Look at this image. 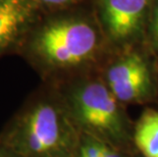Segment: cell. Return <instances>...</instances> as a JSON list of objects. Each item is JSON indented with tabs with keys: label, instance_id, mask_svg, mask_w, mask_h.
Listing matches in <instances>:
<instances>
[{
	"label": "cell",
	"instance_id": "3957f363",
	"mask_svg": "<svg viewBox=\"0 0 158 157\" xmlns=\"http://www.w3.org/2000/svg\"><path fill=\"white\" fill-rule=\"evenodd\" d=\"M99 38L88 22L64 19L52 22L36 34L30 53L37 64L47 72L76 71L95 61Z\"/></svg>",
	"mask_w": 158,
	"mask_h": 157
},
{
	"label": "cell",
	"instance_id": "8fae6325",
	"mask_svg": "<svg viewBox=\"0 0 158 157\" xmlns=\"http://www.w3.org/2000/svg\"><path fill=\"white\" fill-rule=\"evenodd\" d=\"M0 157H19L15 152L8 149L5 145L0 143Z\"/></svg>",
	"mask_w": 158,
	"mask_h": 157
},
{
	"label": "cell",
	"instance_id": "8992f818",
	"mask_svg": "<svg viewBox=\"0 0 158 157\" xmlns=\"http://www.w3.org/2000/svg\"><path fill=\"white\" fill-rule=\"evenodd\" d=\"M30 18L28 0H1L0 2V54L18 38Z\"/></svg>",
	"mask_w": 158,
	"mask_h": 157
},
{
	"label": "cell",
	"instance_id": "9c48e42d",
	"mask_svg": "<svg viewBox=\"0 0 158 157\" xmlns=\"http://www.w3.org/2000/svg\"><path fill=\"white\" fill-rule=\"evenodd\" d=\"M150 37H151V44H152L153 51L158 59V3L153 9L152 19H151Z\"/></svg>",
	"mask_w": 158,
	"mask_h": 157
},
{
	"label": "cell",
	"instance_id": "7a4b0ae2",
	"mask_svg": "<svg viewBox=\"0 0 158 157\" xmlns=\"http://www.w3.org/2000/svg\"><path fill=\"white\" fill-rule=\"evenodd\" d=\"M60 97L81 134L137 153L134 122L103 80H80L66 88Z\"/></svg>",
	"mask_w": 158,
	"mask_h": 157
},
{
	"label": "cell",
	"instance_id": "6da1fadb",
	"mask_svg": "<svg viewBox=\"0 0 158 157\" xmlns=\"http://www.w3.org/2000/svg\"><path fill=\"white\" fill-rule=\"evenodd\" d=\"M81 135L61 97L40 98L0 132V143L19 157H73Z\"/></svg>",
	"mask_w": 158,
	"mask_h": 157
},
{
	"label": "cell",
	"instance_id": "52a82bcc",
	"mask_svg": "<svg viewBox=\"0 0 158 157\" xmlns=\"http://www.w3.org/2000/svg\"><path fill=\"white\" fill-rule=\"evenodd\" d=\"M134 146L145 157H158V110L146 108L134 122Z\"/></svg>",
	"mask_w": 158,
	"mask_h": 157
},
{
	"label": "cell",
	"instance_id": "ba28073f",
	"mask_svg": "<svg viewBox=\"0 0 158 157\" xmlns=\"http://www.w3.org/2000/svg\"><path fill=\"white\" fill-rule=\"evenodd\" d=\"M134 155V153L119 149L105 141L82 134L73 157H133Z\"/></svg>",
	"mask_w": 158,
	"mask_h": 157
},
{
	"label": "cell",
	"instance_id": "5b68a950",
	"mask_svg": "<svg viewBox=\"0 0 158 157\" xmlns=\"http://www.w3.org/2000/svg\"><path fill=\"white\" fill-rule=\"evenodd\" d=\"M150 0H100V14L114 42H127L140 32Z\"/></svg>",
	"mask_w": 158,
	"mask_h": 157
},
{
	"label": "cell",
	"instance_id": "7c38bea8",
	"mask_svg": "<svg viewBox=\"0 0 158 157\" xmlns=\"http://www.w3.org/2000/svg\"><path fill=\"white\" fill-rule=\"evenodd\" d=\"M0 2H1V0H0Z\"/></svg>",
	"mask_w": 158,
	"mask_h": 157
},
{
	"label": "cell",
	"instance_id": "30bf717a",
	"mask_svg": "<svg viewBox=\"0 0 158 157\" xmlns=\"http://www.w3.org/2000/svg\"><path fill=\"white\" fill-rule=\"evenodd\" d=\"M43 5L50 6V7H57V6H65L72 3L77 2L78 0H37Z\"/></svg>",
	"mask_w": 158,
	"mask_h": 157
},
{
	"label": "cell",
	"instance_id": "277c9868",
	"mask_svg": "<svg viewBox=\"0 0 158 157\" xmlns=\"http://www.w3.org/2000/svg\"><path fill=\"white\" fill-rule=\"evenodd\" d=\"M103 81L123 105L151 102L157 93L152 64L137 51L120 55L108 64Z\"/></svg>",
	"mask_w": 158,
	"mask_h": 157
}]
</instances>
